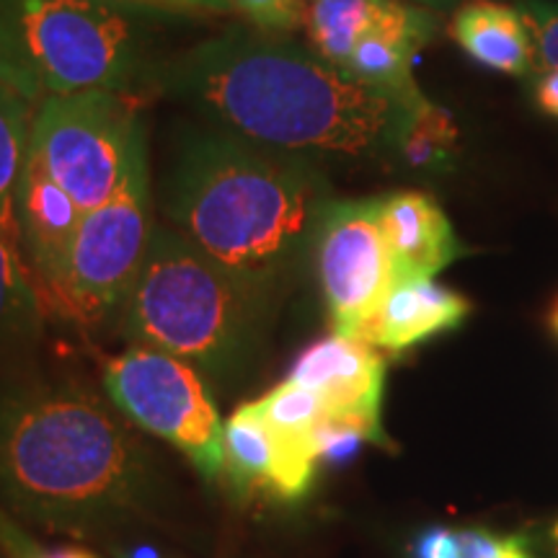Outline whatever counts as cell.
I'll use <instances>...</instances> for the list:
<instances>
[{"label": "cell", "instance_id": "5bb4252c", "mask_svg": "<svg viewBox=\"0 0 558 558\" xmlns=\"http://www.w3.org/2000/svg\"><path fill=\"white\" fill-rule=\"evenodd\" d=\"M81 218L78 202L29 153L16 190V230L21 248L26 251L41 288L50 295L65 269Z\"/></svg>", "mask_w": 558, "mask_h": 558}, {"label": "cell", "instance_id": "2e32d148", "mask_svg": "<svg viewBox=\"0 0 558 558\" xmlns=\"http://www.w3.org/2000/svg\"><path fill=\"white\" fill-rule=\"evenodd\" d=\"M450 37L471 60L497 73L530 75L538 70L533 37L514 5L497 0H465L452 11Z\"/></svg>", "mask_w": 558, "mask_h": 558}, {"label": "cell", "instance_id": "7402d4cb", "mask_svg": "<svg viewBox=\"0 0 558 558\" xmlns=\"http://www.w3.org/2000/svg\"><path fill=\"white\" fill-rule=\"evenodd\" d=\"M514 9L533 37L538 70H558V5L548 0H518Z\"/></svg>", "mask_w": 558, "mask_h": 558}, {"label": "cell", "instance_id": "52a82bcc", "mask_svg": "<svg viewBox=\"0 0 558 558\" xmlns=\"http://www.w3.org/2000/svg\"><path fill=\"white\" fill-rule=\"evenodd\" d=\"M303 32L318 58L375 94L422 107L414 62L437 37V13L407 0H308Z\"/></svg>", "mask_w": 558, "mask_h": 558}, {"label": "cell", "instance_id": "44dd1931", "mask_svg": "<svg viewBox=\"0 0 558 558\" xmlns=\"http://www.w3.org/2000/svg\"><path fill=\"white\" fill-rule=\"evenodd\" d=\"M228 5L251 29L288 37L303 29L308 13V0H228Z\"/></svg>", "mask_w": 558, "mask_h": 558}, {"label": "cell", "instance_id": "277c9868", "mask_svg": "<svg viewBox=\"0 0 558 558\" xmlns=\"http://www.w3.org/2000/svg\"><path fill=\"white\" fill-rule=\"evenodd\" d=\"M271 292L209 259L177 228L156 226L122 329L132 344L169 352L220 383L243 375L262 349Z\"/></svg>", "mask_w": 558, "mask_h": 558}, {"label": "cell", "instance_id": "e0dca14e", "mask_svg": "<svg viewBox=\"0 0 558 558\" xmlns=\"http://www.w3.org/2000/svg\"><path fill=\"white\" fill-rule=\"evenodd\" d=\"M21 243L0 235V360L29 349L41 333V300Z\"/></svg>", "mask_w": 558, "mask_h": 558}, {"label": "cell", "instance_id": "6da1fadb", "mask_svg": "<svg viewBox=\"0 0 558 558\" xmlns=\"http://www.w3.org/2000/svg\"><path fill=\"white\" fill-rule=\"evenodd\" d=\"M153 83L233 135L292 156H396L416 109L349 81L288 34L246 26L190 47Z\"/></svg>", "mask_w": 558, "mask_h": 558}, {"label": "cell", "instance_id": "8992f818", "mask_svg": "<svg viewBox=\"0 0 558 558\" xmlns=\"http://www.w3.org/2000/svg\"><path fill=\"white\" fill-rule=\"evenodd\" d=\"M150 173L145 132L114 194L83 213L65 269L52 292L54 305L81 326H99L122 311L153 239Z\"/></svg>", "mask_w": 558, "mask_h": 558}, {"label": "cell", "instance_id": "484cf974", "mask_svg": "<svg viewBox=\"0 0 558 558\" xmlns=\"http://www.w3.org/2000/svg\"><path fill=\"white\" fill-rule=\"evenodd\" d=\"M407 3L424 5V9H432V11H456L458 5L465 3V0H407Z\"/></svg>", "mask_w": 558, "mask_h": 558}, {"label": "cell", "instance_id": "d4e9b609", "mask_svg": "<svg viewBox=\"0 0 558 558\" xmlns=\"http://www.w3.org/2000/svg\"><path fill=\"white\" fill-rule=\"evenodd\" d=\"M535 101L546 114L558 120V70H543L535 78Z\"/></svg>", "mask_w": 558, "mask_h": 558}, {"label": "cell", "instance_id": "30bf717a", "mask_svg": "<svg viewBox=\"0 0 558 558\" xmlns=\"http://www.w3.org/2000/svg\"><path fill=\"white\" fill-rule=\"evenodd\" d=\"M313 248L331 329L357 339L396 284L380 228V197L326 202Z\"/></svg>", "mask_w": 558, "mask_h": 558}, {"label": "cell", "instance_id": "8fae6325", "mask_svg": "<svg viewBox=\"0 0 558 558\" xmlns=\"http://www.w3.org/2000/svg\"><path fill=\"white\" fill-rule=\"evenodd\" d=\"M288 378L313 390L324 407L329 452L352 442L388 445L380 424L386 360L375 347L331 333L300 354Z\"/></svg>", "mask_w": 558, "mask_h": 558}, {"label": "cell", "instance_id": "603a6c76", "mask_svg": "<svg viewBox=\"0 0 558 558\" xmlns=\"http://www.w3.org/2000/svg\"><path fill=\"white\" fill-rule=\"evenodd\" d=\"M101 3H109V5H117V9H124V11H132V13H143V11H150V13H213V16H218V13H230V5L228 0H101Z\"/></svg>", "mask_w": 558, "mask_h": 558}, {"label": "cell", "instance_id": "4fadbf2b", "mask_svg": "<svg viewBox=\"0 0 558 558\" xmlns=\"http://www.w3.org/2000/svg\"><path fill=\"white\" fill-rule=\"evenodd\" d=\"M380 228L393 262L396 284L435 279L465 254L445 209L424 192L380 197Z\"/></svg>", "mask_w": 558, "mask_h": 558}, {"label": "cell", "instance_id": "5b68a950", "mask_svg": "<svg viewBox=\"0 0 558 558\" xmlns=\"http://www.w3.org/2000/svg\"><path fill=\"white\" fill-rule=\"evenodd\" d=\"M143 73L132 11L101 0H0V86L37 109L81 90H124Z\"/></svg>", "mask_w": 558, "mask_h": 558}, {"label": "cell", "instance_id": "83f0119b", "mask_svg": "<svg viewBox=\"0 0 558 558\" xmlns=\"http://www.w3.org/2000/svg\"><path fill=\"white\" fill-rule=\"evenodd\" d=\"M550 324H554V329L558 333V303H556V308H554V316H550Z\"/></svg>", "mask_w": 558, "mask_h": 558}, {"label": "cell", "instance_id": "ffe728a7", "mask_svg": "<svg viewBox=\"0 0 558 558\" xmlns=\"http://www.w3.org/2000/svg\"><path fill=\"white\" fill-rule=\"evenodd\" d=\"M414 558H535L522 535L481 527H432L414 546Z\"/></svg>", "mask_w": 558, "mask_h": 558}, {"label": "cell", "instance_id": "4316f807", "mask_svg": "<svg viewBox=\"0 0 558 558\" xmlns=\"http://www.w3.org/2000/svg\"><path fill=\"white\" fill-rule=\"evenodd\" d=\"M47 558H96L86 554V550H78V548H65V550H58V554H47Z\"/></svg>", "mask_w": 558, "mask_h": 558}, {"label": "cell", "instance_id": "9a60e30c", "mask_svg": "<svg viewBox=\"0 0 558 558\" xmlns=\"http://www.w3.org/2000/svg\"><path fill=\"white\" fill-rule=\"evenodd\" d=\"M471 313V303L435 279L401 282L367 318L357 339L386 352H407L437 333L456 329Z\"/></svg>", "mask_w": 558, "mask_h": 558}, {"label": "cell", "instance_id": "d6986e66", "mask_svg": "<svg viewBox=\"0 0 558 558\" xmlns=\"http://www.w3.org/2000/svg\"><path fill=\"white\" fill-rule=\"evenodd\" d=\"M458 153V128L452 117L429 99L411 111L399 140V156L411 169L448 171Z\"/></svg>", "mask_w": 558, "mask_h": 558}, {"label": "cell", "instance_id": "f1b7e54d", "mask_svg": "<svg viewBox=\"0 0 558 558\" xmlns=\"http://www.w3.org/2000/svg\"><path fill=\"white\" fill-rule=\"evenodd\" d=\"M0 558H5V556H3V554H0Z\"/></svg>", "mask_w": 558, "mask_h": 558}, {"label": "cell", "instance_id": "9c48e42d", "mask_svg": "<svg viewBox=\"0 0 558 558\" xmlns=\"http://www.w3.org/2000/svg\"><path fill=\"white\" fill-rule=\"evenodd\" d=\"M104 390L130 422L173 445L202 476H220L226 422L197 367L160 349L132 344L107 362Z\"/></svg>", "mask_w": 558, "mask_h": 558}, {"label": "cell", "instance_id": "3957f363", "mask_svg": "<svg viewBox=\"0 0 558 558\" xmlns=\"http://www.w3.org/2000/svg\"><path fill=\"white\" fill-rule=\"evenodd\" d=\"M326 181L303 156L233 132L181 143L166 213L184 239L235 275L277 290L316 239Z\"/></svg>", "mask_w": 558, "mask_h": 558}, {"label": "cell", "instance_id": "ba28073f", "mask_svg": "<svg viewBox=\"0 0 558 558\" xmlns=\"http://www.w3.org/2000/svg\"><path fill=\"white\" fill-rule=\"evenodd\" d=\"M140 132L122 90H81L34 109L29 153L86 213L120 186Z\"/></svg>", "mask_w": 558, "mask_h": 558}, {"label": "cell", "instance_id": "ac0fdd59", "mask_svg": "<svg viewBox=\"0 0 558 558\" xmlns=\"http://www.w3.org/2000/svg\"><path fill=\"white\" fill-rule=\"evenodd\" d=\"M32 107L0 86V235L19 241L16 190L29 158Z\"/></svg>", "mask_w": 558, "mask_h": 558}, {"label": "cell", "instance_id": "7c38bea8", "mask_svg": "<svg viewBox=\"0 0 558 558\" xmlns=\"http://www.w3.org/2000/svg\"><path fill=\"white\" fill-rule=\"evenodd\" d=\"M226 465L222 473L243 492H267L277 499H300L308 494L318 460L284 439L267 422L254 401L243 403L226 422L222 435Z\"/></svg>", "mask_w": 558, "mask_h": 558}, {"label": "cell", "instance_id": "cb8c5ba5", "mask_svg": "<svg viewBox=\"0 0 558 558\" xmlns=\"http://www.w3.org/2000/svg\"><path fill=\"white\" fill-rule=\"evenodd\" d=\"M0 554L5 558H47V550L3 505H0Z\"/></svg>", "mask_w": 558, "mask_h": 558}, {"label": "cell", "instance_id": "7a4b0ae2", "mask_svg": "<svg viewBox=\"0 0 558 558\" xmlns=\"http://www.w3.org/2000/svg\"><path fill=\"white\" fill-rule=\"evenodd\" d=\"M109 403L78 383L0 386V505L13 518L83 535L156 505V460Z\"/></svg>", "mask_w": 558, "mask_h": 558}]
</instances>
